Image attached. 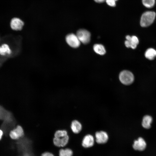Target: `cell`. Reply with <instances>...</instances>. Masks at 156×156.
<instances>
[{
    "mask_svg": "<svg viewBox=\"0 0 156 156\" xmlns=\"http://www.w3.org/2000/svg\"><path fill=\"white\" fill-rule=\"evenodd\" d=\"M67 43L71 47L74 48L78 47L80 44V42L76 35L71 33L67 35L66 37Z\"/></svg>",
    "mask_w": 156,
    "mask_h": 156,
    "instance_id": "obj_7",
    "label": "cell"
},
{
    "mask_svg": "<svg viewBox=\"0 0 156 156\" xmlns=\"http://www.w3.org/2000/svg\"><path fill=\"white\" fill-rule=\"evenodd\" d=\"M126 40L125 42V45L127 48L131 47L133 49H135L136 47L139 43V40L138 38L135 36H131L127 35L126 37Z\"/></svg>",
    "mask_w": 156,
    "mask_h": 156,
    "instance_id": "obj_9",
    "label": "cell"
},
{
    "mask_svg": "<svg viewBox=\"0 0 156 156\" xmlns=\"http://www.w3.org/2000/svg\"><path fill=\"white\" fill-rule=\"evenodd\" d=\"M155 2V0H142L143 5L148 8H151L154 7Z\"/></svg>",
    "mask_w": 156,
    "mask_h": 156,
    "instance_id": "obj_20",
    "label": "cell"
},
{
    "mask_svg": "<svg viewBox=\"0 0 156 156\" xmlns=\"http://www.w3.org/2000/svg\"><path fill=\"white\" fill-rule=\"evenodd\" d=\"M69 137L68 134L54 136L53 143L55 146L58 147H63L68 144Z\"/></svg>",
    "mask_w": 156,
    "mask_h": 156,
    "instance_id": "obj_3",
    "label": "cell"
},
{
    "mask_svg": "<svg viewBox=\"0 0 156 156\" xmlns=\"http://www.w3.org/2000/svg\"><path fill=\"white\" fill-rule=\"evenodd\" d=\"M16 123L14 118L3 121L1 125V129L5 136L9 135L10 132L14 128Z\"/></svg>",
    "mask_w": 156,
    "mask_h": 156,
    "instance_id": "obj_5",
    "label": "cell"
},
{
    "mask_svg": "<svg viewBox=\"0 0 156 156\" xmlns=\"http://www.w3.org/2000/svg\"><path fill=\"white\" fill-rule=\"evenodd\" d=\"M94 139L92 135L88 134L83 138L82 145L84 148H87L92 147L94 144Z\"/></svg>",
    "mask_w": 156,
    "mask_h": 156,
    "instance_id": "obj_13",
    "label": "cell"
},
{
    "mask_svg": "<svg viewBox=\"0 0 156 156\" xmlns=\"http://www.w3.org/2000/svg\"><path fill=\"white\" fill-rule=\"evenodd\" d=\"M0 40H1V37L0 36Z\"/></svg>",
    "mask_w": 156,
    "mask_h": 156,
    "instance_id": "obj_26",
    "label": "cell"
},
{
    "mask_svg": "<svg viewBox=\"0 0 156 156\" xmlns=\"http://www.w3.org/2000/svg\"><path fill=\"white\" fill-rule=\"evenodd\" d=\"M152 120V118L151 116L149 115L144 116L142 119V126L144 128L149 129L151 127Z\"/></svg>",
    "mask_w": 156,
    "mask_h": 156,
    "instance_id": "obj_16",
    "label": "cell"
},
{
    "mask_svg": "<svg viewBox=\"0 0 156 156\" xmlns=\"http://www.w3.org/2000/svg\"><path fill=\"white\" fill-rule=\"evenodd\" d=\"M145 56L148 59L153 60L156 57V50L153 48H149L145 52Z\"/></svg>",
    "mask_w": 156,
    "mask_h": 156,
    "instance_id": "obj_18",
    "label": "cell"
},
{
    "mask_svg": "<svg viewBox=\"0 0 156 156\" xmlns=\"http://www.w3.org/2000/svg\"><path fill=\"white\" fill-rule=\"evenodd\" d=\"M76 35L80 42L84 44H88L90 41V34L86 30L83 29L79 30L77 32Z\"/></svg>",
    "mask_w": 156,
    "mask_h": 156,
    "instance_id": "obj_6",
    "label": "cell"
},
{
    "mask_svg": "<svg viewBox=\"0 0 156 156\" xmlns=\"http://www.w3.org/2000/svg\"><path fill=\"white\" fill-rule=\"evenodd\" d=\"M119 79L120 82L125 85L131 84L134 81V77L131 72L128 70H123L120 73Z\"/></svg>",
    "mask_w": 156,
    "mask_h": 156,
    "instance_id": "obj_2",
    "label": "cell"
},
{
    "mask_svg": "<svg viewBox=\"0 0 156 156\" xmlns=\"http://www.w3.org/2000/svg\"><path fill=\"white\" fill-rule=\"evenodd\" d=\"M156 16V13L153 11H147L142 15L140 19V25L141 27H148L154 22Z\"/></svg>",
    "mask_w": 156,
    "mask_h": 156,
    "instance_id": "obj_1",
    "label": "cell"
},
{
    "mask_svg": "<svg viewBox=\"0 0 156 156\" xmlns=\"http://www.w3.org/2000/svg\"><path fill=\"white\" fill-rule=\"evenodd\" d=\"M14 118L12 113L0 105V120L3 121Z\"/></svg>",
    "mask_w": 156,
    "mask_h": 156,
    "instance_id": "obj_12",
    "label": "cell"
},
{
    "mask_svg": "<svg viewBox=\"0 0 156 156\" xmlns=\"http://www.w3.org/2000/svg\"><path fill=\"white\" fill-rule=\"evenodd\" d=\"M82 125L78 121L75 120H73L71 124V128L73 132L75 133H79L82 129Z\"/></svg>",
    "mask_w": 156,
    "mask_h": 156,
    "instance_id": "obj_15",
    "label": "cell"
},
{
    "mask_svg": "<svg viewBox=\"0 0 156 156\" xmlns=\"http://www.w3.org/2000/svg\"><path fill=\"white\" fill-rule=\"evenodd\" d=\"M24 25L23 22L18 18H14L12 19L10 22L11 29L14 31L21 30Z\"/></svg>",
    "mask_w": 156,
    "mask_h": 156,
    "instance_id": "obj_11",
    "label": "cell"
},
{
    "mask_svg": "<svg viewBox=\"0 0 156 156\" xmlns=\"http://www.w3.org/2000/svg\"><path fill=\"white\" fill-rule=\"evenodd\" d=\"M4 134L3 130L1 129H0V141L2 140Z\"/></svg>",
    "mask_w": 156,
    "mask_h": 156,
    "instance_id": "obj_23",
    "label": "cell"
},
{
    "mask_svg": "<svg viewBox=\"0 0 156 156\" xmlns=\"http://www.w3.org/2000/svg\"><path fill=\"white\" fill-rule=\"evenodd\" d=\"M12 52V49L8 43L3 42L0 44V56L8 57L11 55Z\"/></svg>",
    "mask_w": 156,
    "mask_h": 156,
    "instance_id": "obj_8",
    "label": "cell"
},
{
    "mask_svg": "<svg viewBox=\"0 0 156 156\" xmlns=\"http://www.w3.org/2000/svg\"><path fill=\"white\" fill-rule=\"evenodd\" d=\"M95 136L96 142L99 144L106 143L107 142L109 138L107 133L103 131L96 132Z\"/></svg>",
    "mask_w": 156,
    "mask_h": 156,
    "instance_id": "obj_10",
    "label": "cell"
},
{
    "mask_svg": "<svg viewBox=\"0 0 156 156\" xmlns=\"http://www.w3.org/2000/svg\"><path fill=\"white\" fill-rule=\"evenodd\" d=\"M40 156H55V155L51 152L45 151L41 154Z\"/></svg>",
    "mask_w": 156,
    "mask_h": 156,
    "instance_id": "obj_22",
    "label": "cell"
},
{
    "mask_svg": "<svg viewBox=\"0 0 156 156\" xmlns=\"http://www.w3.org/2000/svg\"><path fill=\"white\" fill-rule=\"evenodd\" d=\"M114 0V1H117L118 0Z\"/></svg>",
    "mask_w": 156,
    "mask_h": 156,
    "instance_id": "obj_25",
    "label": "cell"
},
{
    "mask_svg": "<svg viewBox=\"0 0 156 156\" xmlns=\"http://www.w3.org/2000/svg\"><path fill=\"white\" fill-rule=\"evenodd\" d=\"M107 4L111 7H114L116 5V1L114 0H105Z\"/></svg>",
    "mask_w": 156,
    "mask_h": 156,
    "instance_id": "obj_21",
    "label": "cell"
},
{
    "mask_svg": "<svg viewBox=\"0 0 156 156\" xmlns=\"http://www.w3.org/2000/svg\"><path fill=\"white\" fill-rule=\"evenodd\" d=\"M73 151L69 148H61L59 151V156H73Z\"/></svg>",
    "mask_w": 156,
    "mask_h": 156,
    "instance_id": "obj_17",
    "label": "cell"
},
{
    "mask_svg": "<svg viewBox=\"0 0 156 156\" xmlns=\"http://www.w3.org/2000/svg\"><path fill=\"white\" fill-rule=\"evenodd\" d=\"M93 49L96 53L100 55H103L106 53L105 47L101 44H95L93 46Z\"/></svg>",
    "mask_w": 156,
    "mask_h": 156,
    "instance_id": "obj_19",
    "label": "cell"
},
{
    "mask_svg": "<svg viewBox=\"0 0 156 156\" xmlns=\"http://www.w3.org/2000/svg\"><path fill=\"white\" fill-rule=\"evenodd\" d=\"M146 146V143L144 140L141 137L139 138L134 142L133 145V148L135 150L142 151L145 149Z\"/></svg>",
    "mask_w": 156,
    "mask_h": 156,
    "instance_id": "obj_14",
    "label": "cell"
},
{
    "mask_svg": "<svg viewBox=\"0 0 156 156\" xmlns=\"http://www.w3.org/2000/svg\"><path fill=\"white\" fill-rule=\"evenodd\" d=\"M24 133L23 129L20 125L17 126L9 132V135L13 140H18L23 137Z\"/></svg>",
    "mask_w": 156,
    "mask_h": 156,
    "instance_id": "obj_4",
    "label": "cell"
},
{
    "mask_svg": "<svg viewBox=\"0 0 156 156\" xmlns=\"http://www.w3.org/2000/svg\"><path fill=\"white\" fill-rule=\"evenodd\" d=\"M95 2L98 3H101L104 2L105 0H94Z\"/></svg>",
    "mask_w": 156,
    "mask_h": 156,
    "instance_id": "obj_24",
    "label": "cell"
}]
</instances>
